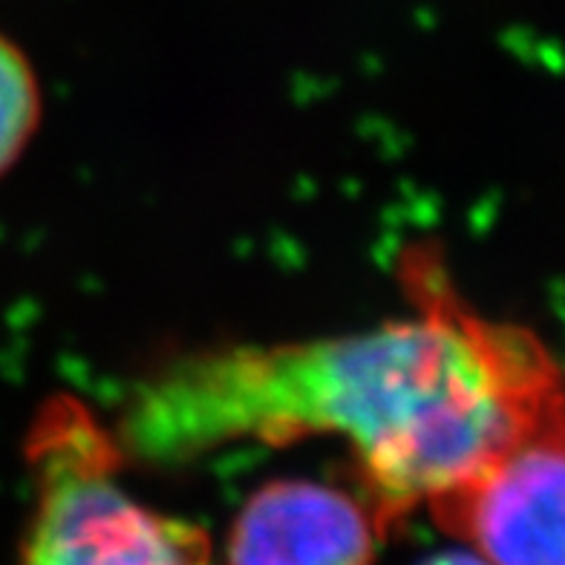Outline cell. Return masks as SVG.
Segmentation results:
<instances>
[{
	"instance_id": "cell-5",
	"label": "cell",
	"mask_w": 565,
	"mask_h": 565,
	"mask_svg": "<svg viewBox=\"0 0 565 565\" xmlns=\"http://www.w3.org/2000/svg\"><path fill=\"white\" fill-rule=\"evenodd\" d=\"M41 125V84L21 46L0 32V177L15 168Z\"/></svg>"
},
{
	"instance_id": "cell-2",
	"label": "cell",
	"mask_w": 565,
	"mask_h": 565,
	"mask_svg": "<svg viewBox=\"0 0 565 565\" xmlns=\"http://www.w3.org/2000/svg\"><path fill=\"white\" fill-rule=\"evenodd\" d=\"M23 441L35 491L21 565H211L200 525L130 497L113 424L75 395L46 398Z\"/></svg>"
},
{
	"instance_id": "cell-6",
	"label": "cell",
	"mask_w": 565,
	"mask_h": 565,
	"mask_svg": "<svg viewBox=\"0 0 565 565\" xmlns=\"http://www.w3.org/2000/svg\"><path fill=\"white\" fill-rule=\"evenodd\" d=\"M422 565H488L477 551H445V554H433Z\"/></svg>"
},
{
	"instance_id": "cell-1",
	"label": "cell",
	"mask_w": 565,
	"mask_h": 565,
	"mask_svg": "<svg viewBox=\"0 0 565 565\" xmlns=\"http://www.w3.org/2000/svg\"><path fill=\"white\" fill-rule=\"evenodd\" d=\"M413 312L347 335L188 352L127 395L113 422L130 465H188L228 445L327 436L350 447L387 531L413 508L565 427V381L529 329L461 300L436 252L398 260Z\"/></svg>"
},
{
	"instance_id": "cell-4",
	"label": "cell",
	"mask_w": 565,
	"mask_h": 565,
	"mask_svg": "<svg viewBox=\"0 0 565 565\" xmlns=\"http://www.w3.org/2000/svg\"><path fill=\"white\" fill-rule=\"evenodd\" d=\"M387 525L358 491L275 479L246 499L225 540V565H375Z\"/></svg>"
},
{
	"instance_id": "cell-3",
	"label": "cell",
	"mask_w": 565,
	"mask_h": 565,
	"mask_svg": "<svg viewBox=\"0 0 565 565\" xmlns=\"http://www.w3.org/2000/svg\"><path fill=\"white\" fill-rule=\"evenodd\" d=\"M427 511L488 565H565V427L525 439Z\"/></svg>"
}]
</instances>
